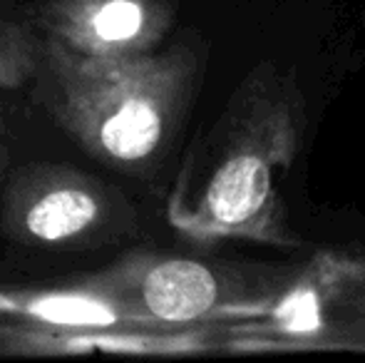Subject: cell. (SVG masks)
<instances>
[{
	"label": "cell",
	"mask_w": 365,
	"mask_h": 363,
	"mask_svg": "<svg viewBox=\"0 0 365 363\" xmlns=\"http://www.w3.org/2000/svg\"><path fill=\"white\" fill-rule=\"evenodd\" d=\"M0 232L13 244L48 252H87L137 232L122 192L68 165H28L13 172L0 207Z\"/></svg>",
	"instance_id": "obj_5"
},
{
	"label": "cell",
	"mask_w": 365,
	"mask_h": 363,
	"mask_svg": "<svg viewBox=\"0 0 365 363\" xmlns=\"http://www.w3.org/2000/svg\"><path fill=\"white\" fill-rule=\"evenodd\" d=\"M229 331L236 351H365V262L318 254Z\"/></svg>",
	"instance_id": "obj_3"
},
{
	"label": "cell",
	"mask_w": 365,
	"mask_h": 363,
	"mask_svg": "<svg viewBox=\"0 0 365 363\" xmlns=\"http://www.w3.org/2000/svg\"><path fill=\"white\" fill-rule=\"evenodd\" d=\"M306 97L293 70L254 68L212 130L192 147L169 199V219L202 244L298 247L281 184L306 132Z\"/></svg>",
	"instance_id": "obj_1"
},
{
	"label": "cell",
	"mask_w": 365,
	"mask_h": 363,
	"mask_svg": "<svg viewBox=\"0 0 365 363\" xmlns=\"http://www.w3.org/2000/svg\"><path fill=\"white\" fill-rule=\"evenodd\" d=\"M172 0H45L38 5L43 38L90 58L145 55L174 25Z\"/></svg>",
	"instance_id": "obj_6"
},
{
	"label": "cell",
	"mask_w": 365,
	"mask_h": 363,
	"mask_svg": "<svg viewBox=\"0 0 365 363\" xmlns=\"http://www.w3.org/2000/svg\"><path fill=\"white\" fill-rule=\"evenodd\" d=\"M43 38L30 28L0 20V90H18L40 68Z\"/></svg>",
	"instance_id": "obj_8"
},
{
	"label": "cell",
	"mask_w": 365,
	"mask_h": 363,
	"mask_svg": "<svg viewBox=\"0 0 365 363\" xmlns=\"http://www.w3.org/2000/svg\"><path fill=\"white\" fill-rule=\"evenodd\" d=\"M5 165V142H3V112H0V170Z\"/></svg>",
	"instance_id": "obj_9"
},
{
	"label": "cell",
	"mask_w": 365,
	"mask_h": 363,
	"mask_svg": "<svg viewBox=\"0 0 365 363\" xmlns=\"http://www.w3.org/2000/svg\"><path fill=\"white\" fill-rule=\"evenodd\" d=\"M112 294L145 331L194 324H231L274 289V274H251L226 264L172 254L132 252L85 276Z\"/></svg>",
	"instance_id": "obj_4"
},
{
	"label": "cell",
	"mask_w": 365,
	"mask_h": 363,
	"mask_svg": "<svg viewBox=\"0 0 365 363\" xmlns=\"http://www.w3.org/2000/svg\"><path fill=\"white\" fill-rule=\"evenodd\" d=\"M202 60L192 45L127 58H90L43 38L40 97L95 160L147 175L164 160L197 92Z\"/></svg>",
	"instance_id": "obj_2"
},
{
	"label": "cell",
	"mask_w": 365,
	"mask_h": 363,
	"mask_svg": "<svg viewBox=\"0 0 365 363\" xmlns=\"http://www.w3.org/2000/svg\"><path fill=\"white\" fill-rule=\"evenodd\" d=\"M3 324L60 331H145L122 301L87 279L60 289L0 291Z\"/></svg>",
	"instance_id": "obj_7"
}]
</instances>
